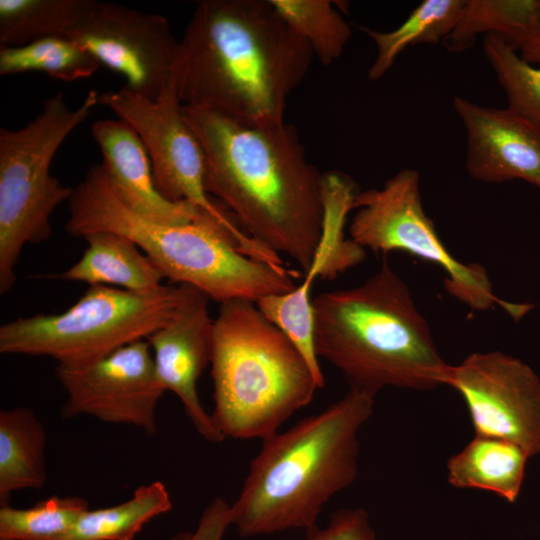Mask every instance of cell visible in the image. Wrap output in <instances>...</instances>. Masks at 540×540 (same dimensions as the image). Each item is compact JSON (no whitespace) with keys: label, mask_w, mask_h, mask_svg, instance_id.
Instances as JSON below:
<instances>
[{"label":"cell","mask_w":540,"mask_h":540,"mask_svg":"<svg viewBox=\"0 0 540 540\" xmlns=\"http://www.w3.org/2000/svg\"><path fill=\"white\" fill-rule=\"evenodd\" d=\"M182 112L203 148L207 193L246 234L305 273L322 237L323 174L295 127L245 124L183 104Z\"/></svg>","instance_id":"obj_1"},{"label":"cell","mask_w":540,"mask_h":540,"mask_svg":"<svg viewBox=\"0 0 540 540\" xmlns=\"http://www.w3.org/2000/svg\"><path fill=\"white\" fill-rule=\"evenodd\" d=\"M313 56L270 0H202L180 41L178 97L245 124H280Z\"/></svg>","instance_id":"obj_2"},{"label":"cell","mask_w":540,"mask_h":540,"mask_svg":"<svg viewBox=\"0 0 540 540\" xmlns=\"http://www.w3.org/2000/svg\"><path fill=\"white\" fill-rule=\"evenodd\" d=\"M65 231L74 238L112 231L133 240L172 285H191L210 299L257 302L291 292L299 272L283 268L280 255L265 248L236 222L206 212L185 224L147 219L116 194L101 164L73 188Z\"/></svg>","instance_id":"obj_3"},{"label":"cell","mask_w":540,"mask_h":540,"mask_svg":"<svg viewBox=\"0 0 540 540\" xmlns=\"http://www.w3.org/2000/svg\"><path fill=\"white\" fill-rule=\"evenodd\" d=\"M375 397L348 392L262 441L236 500L232 526L241 537L317 527L327 503L359 473L362 427Z\"/></svg>","instance_id":"obj_4"},{"label":"cell","mask_w":540,"mask_h":540,"mask_svg":"<svg viewBox=\"0 0 540 540\" xmlns=\"http://www.w3.org/2000/svg\"><path fill=\"white\" fill-rule=\"evenodd\" d=\"M312 306L316 355L342 373L349 390L375 397L387 387L427 391L447 384L451 365L386 259L361 284L321 292Z\"/></svg>","instance_id":"obj_5"},{"label":"cell","mask_w":540,"mask_h":540,"mask_svg":"<svg viewBox=\"0 0 540 540\" xmlns=\"http://www.w3.org/2000/svg\"><path fill=\"white\" fill-rule=\"evenodd\" d=\"M211 417L226 437H271L322 386L304 355L255 302L220 303L214 318Z\"/></svg>","instance_id":"obj_6"},{"label":"cell","mask_w":540,"mask_h":540,"mask_svg":"<svg viewBox=\"0 0 540 540\" xmlns=\"http://www.w3.org/2000/svg\"><path fill=\"white\" fill-rule=\"evenodd\" d=\"M98 98L99 93L90 90L72 109L58 92L22 128L0 129L1 295L15 284V266L24 246L51 237L53 212L72 196L73 188L51 175V163L65 139L99 105Z\"/></svg>","instance_id":"obj_7"},{"label":"cell","mask_w":540,"mask_h":540,"mask_svg":"<svg viewBox=\"0 0 540 540\" xmlns=\"http://www.w3.org/2000/svg\"><path fill=\"white\" fill-rule=\"evenodd\" d=\"M184 285L137 293L89 286L58 314L19 317L0 327L2 354L47 356L58 365L93 362L132 342L147 339L176 313Z\"/></svg>","instance_id":"obj_8"},{"label":"cell","mask_w":540,"mask_h":540,"mask_svg":"<svg viewBox=\"0 0 540 540\" xmlns=\"http://www.w3.org/2000/svg\"><path fill=\"white\" fill-rule=\"evenodd\" d=\"M353 210L350 238L365 250L401 251L441 267L447 292L472 310L498 304L516 320L530 310L528 304L499 299L485 267L462 263L447 250L424 210L418 171L403 169L381 187L357 192Z\"/></svg>","instance_id":"obj_9"},{"label":"cell","mask_w":540,"mask_h":540,"mask_svg":"<svg viewBox=\"0 0 540 540\" xmlns=\"http://www.w3.org/2000/svg\"><path fill=\"white\" fill-rule=\"evenodd\" d=\"M98 101L137 132L148 151L155 184L163 197L176 203L189 202L222 221L236 222L206 191L203 148L182 112L176 79L155 100L124 86L99 93Z\"/></svg>","instance_id":"obj_10"},{"label":"cell","mask_w":540,"mask_h":540,"mask_svg":"<svg viewBox=\"0 0 540 540\" xmlns=\"http://www.w3.org/2000/svg\"><path fill=\"white\" fill-rule=\"evenodd\" d=\"M65 36L123 75L125 87L147 99H157L176 79L180 41L162 15L90 0Z\"/></svg>","instance_id":"obj_11"},{"label":"cell","mask_w":540,"mask_h":540,"mask_svg":"<svg viewBox=\"0 0 540 540\" xmlns=\"http://www.w3.org/2000/svg\"><path fill=\"white\" fill-rule=\"evenodd\" d=\"M446 385L464 399L475 435L540 454V376L527 363L501 351L474 352L451 365Z\"/></svg>","instance_id":"obj_12"},{"label":"cell","mask_w":540,"mask_h":540,"mask_svg":"<svg viewBox=\"0 0 540 540\" xmlns=\"http://www.w3.org/2000/svg\"><path fill=\"white\" fill-rule=\"evenodd\" d=\"M56 377L66 393L61 416L88 415L157 433L156 410L165 393L156 376L146 339L127 344L93 362L57 365Z\"/></svg>","instance_id":"obj_13"},{"label":"cell","mask_w":540,"mask_h":540,"mask_svg":"<svg viewBox=\"0 0 540 540\" xmlns=\"http://www.w3.org/2000/svg\"><path fill=\"white\" fill-rule=\"evenodd\" d=\"M356 194L355 184L347 175L335 171L323 175V231L310 267L291 292L256 302L260 311L298 347L322 387L325 379L314 348L311 289L316 278L333 279L366 257V250L344 233Z\"/></svg>","instance_id":"obj_14"},{"label":"cell","mask_w":540,"mask_h":540,"mask_svg":"<svg viewBox=\"0 0 540 540\" xmlns=\"http://www.w3.org/2000/svg\"><path fill=\"white\" fill-rule=\"evenodd\" d=\"M184 285L183 299L174 316L146 340L153 354L156 376L164 391L174 393L195 430L207 441L220 443L225 436L200 402L197 382L210 364L214 319L209 297Z\"/></svg>","instance_id":"obj_15"},{"label":"cell","mask_w":540,"mask_h":540,"mask_svg":"<svg viewBox=\"0 0 540 540\" xmlns=\"http://www.w3.org/2000/svg\"><path fill=\"white\" fill-rule=\"evenodd\" d=\"M453 108L467 135L465 168L475 180L520 179L540 191V123L511 109L478 105L455 96Z\"/></svg>","instance_id":"obj_16"},{"label":"cell","mask_w":540,"mask_h":540,"mask_svg":"<svg viewBox=\"0 0 540 540\" xmlns=\"http://www.w3.org/2000/svg\"><path fill=\"white\" fill-rule=\"evenodd\" d=\"M91 134L102 153L101 166L110 184L133 211L165 224L189 223L202 212L189 202H171L161 195L148 151L126 121L97 120L91 125Z\"/></svg>","instance_id":"obj_17"},{"label":"cell","mask_w":540,"mask_h":540,"mask_svg":"<svg viewBox=\"0 0 540 540\" xmlns=\"http://www.w3.org/2000/svg\"><path fill=\"white\" fill-rule=\"evenodd\" d=\"M83 239L87 247L81 258L50 278L137 293L153 292L164 285V278L156 266L127 236L112 231H98Z\"/></svg>","instance_id":"obj_18"},{"label":"cell","mask_w":540,"mask_h":540,"mask_svg":"<svg viewBox=\"0 0 540 540\" xmlns=\"http://www.w3.org/2000/svg\"><path fill=\"white\" fill-rule=\"evenodd\" d=\"M529 458L512 442L475 435L448 459L447 480L455 488L489 491L514 503L520 495Z\"/></svg>","instance_id":"obj_19"},{"label":"cell","mask_w":540,"mask_h":540,"mask_svg":"<svg viewBox=\"0 0 540 540\" xmlns=\"http://www.w3.org/2000/svg\"><path fill=\"white\" fill-rule=\"evenodd\" d=\"M46 430L28 407L0 411V504L12 493L41 489L47 482Z\"/></svg>","instance_id":"obj_20"},{"label":"cell","mask_w":540,"mask_h":540,"mask_svg":"<svg viewBox=\"0 0 540 540\" xmlns=\"http://www.w3.org/2000/svg\"><path fill=\"white\" fill-rule=\"evenodd\" d=\"M465 1L424 0L401 25L388 32L360 27L373 40L377 50L367 77L372 81L383 77L408 46L443 42L457 25Z\"/></svg>","instance_id":"obj_21"},{"label":"cell","mask_w":540,"mask_h":540,"mask_svg":"<svg viewBox=\"0 0 540 540\" xmlns=\"http://www.w3.org/2000/svg\"><path fill=\"white\" fill-rule=\"evenodd\" d=\"M172 508L165 484L153 481L118 505L86 510L60 540H133L146 523Z\"/></svg>","instance_id":"obj_22"},{"label":"cell","mask_w":540,"mask_h":540,"mask_svg":"<svg viewBox=\"0 0 540 540\" xmlns=\"http://www.w3.org/2000/svg\"><path fill=\"white\" fill-rule=\"evenodd\" d=\"M539 0H466L452 32L442 42L451 52L472 47L480 34L496 35L518 50L534 21Z\"/></svg>","instance_id":"obj_23"},{"label":"cell","mask_w":540,"mask_h":540,"mask_svg":"<svg viewBox=\"0 0 540 540\" xmlns=\"http://www.w3.org/2000/svg\"><path fill=\"white\" fill-rule=\"evenodd\" d=\"M100 65L90 52L65 35L48 36L17 47H0L1 76L38 71L73 82L91 77Z\"/></svg>","instance_id":"obj_24"},{"label":"cell","mask_w":540,"mask_h":540,"mask_svg":"<svg viewBox=\"0 0 540 540\" xmlns=\"http://www.w3.org/2000/svg\"><path fill=\"white\" fill-rule=\"evenodd\" d=\"M90 0H0V47L66 35Z\"/></svg>","instance_id":"obj_25"},{"label":"cell","mask_w":540,"mask_h":540,"mask_svg":"<svg viewBox=\"0 0 540 540\" xmlns=\"http://www.w3.org/2000/svg\"><path fill=\"white\" fill-rule=\"evenodd\" d=\"M270 3L323 65H331L341 57L352 30L332 1L270 0Z\"/></svg>","instance_id":"obj_26"},{"label":"cell","mask_w":540,"mask_h":540,"mask_svg":"<svg viewBox=\"0 0 540 540\" xmlns=\"http://www.w3.org/2000/svg\"><path fill=\"white\" fill-rule=\"evenodd\" d=\"M88 510L79 496H51L30 508H0V540H60Z\"/></svg>","instance_id":"obj_27"},{"label":"cell","mask_w":540,"mask_h":540,"mask_svg":"<svg viewBox=\"0 0 540 540\" xmlns=\"http://www.w3.org/2000/svg\"><path fill=\"white\" fill-rule=\"evenodd\" d=\"M483 53L506 93L508 108L540 123V65L524 60L496 35H485Z\"/></svg>","instance_id":"obj_28"},{"label":"cell","mask_w":540,"mask_h":540,"mask_svg":"<svg viewBox=\"0 0 540 540\" xmlns=\"http://www.w3.org/2000/svg\"><path fill=\"white\" fill-rule=\"evenodd\" d=\"M306 540H378L363 508H345L331 514L328 524L306 532Z\"/></svg>","instance_id":"obj_29"},{"label":"cell","mask_w":540,"mask_h":540,"mask_svg":"<svg viewBox=\"0 0 540 540\" xmlns=\"http://www.w3.org/2000/svg\"><path fill=\"white\" fill-rule=\"evenodd\" d=\"M230 526L231 504L216 497L203 510L195 530L178 533L170 540H222Z\"/></svg>","instance_id":"obj_30"},{"label":"cell","mask_w":540,"mask_h":540,"mask_svg":"<svg viewBox=\"0 0 540 540\" xmlns=\"http://www.w3.org/2000/svg\"><path fill=\"white\" fill-rule=\"evenodd\" d=\"M518 50L524 60L540 65V0L531 29Z\"/></svg>","instance_id":"obj_31"}]
</instances>
